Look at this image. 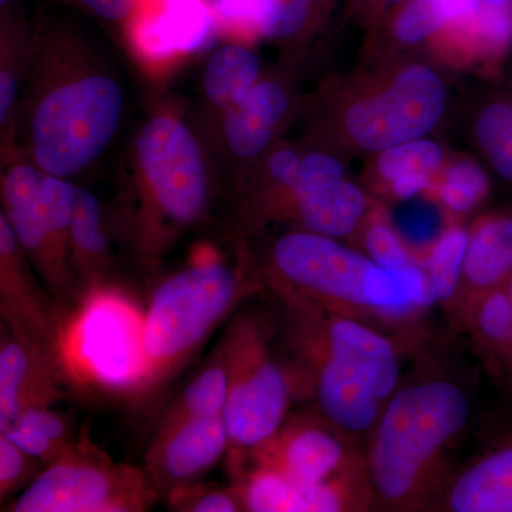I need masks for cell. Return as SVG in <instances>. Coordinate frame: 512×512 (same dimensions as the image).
I'll list each match as a JSON object with an SVG mask.
<instances>
[{
    "label": "cell",
    "instance_id": "obj_16",
    "mask_svg": "<svg viewBox=\"0 0 512 512\" xmlns=\"http://www.w3.org/2000/svg\"><path fill=\"white\" fill-rule=\"evenodd\" d=\"M215 16L205 0H163L137 23L134 45L148 60L190 55L211 43Z\"/></svg>",
    "mask_w": 512,
    "mask_h": 512
},
{
    "label": "cell",
    "instance_id": "obj_22",
    "mask_svg": "<svg viewBox=\"0 0 512 512\" xmlns=\"http://www.w3.org/2000/svg\"><path fill=\"white\" fill-rule=\"evenodd\" d=\"M228 390V360L222 346L218 356L188 384L177 402L165 413L161 426L222 416L227 406Z\"/></svg>",
    "mask_w": 512,
    "mask_h": 512
},
{
    "label": "cell",
    "instance_id": "obj_32",
    "mask_svg": "<svg viewBox=\"0 0 512 512\" xmlns=\"http://www.w3.org/2000/svg\"><path fill=\"white\" fill-rule=\"evenodd\" d=\"M40 466H45L42 461L29 456L20 450L6 436L0 434V497L5 500L10 494L16 493L18 488L26 485L33 476H39Z\"/></svg>",
    "mask_w": 512,
    "mask_h": 512
},
{
    "label": "cell",
    "instance_id": "obj_11",
    "mask_svg": "<svg viewBox=\"0 0 512 512\" xmlns=\"http://www.w3.org/2000/svg\"><path fill=\"white\" fill-rule=\"evenodd\" d=\"M70 345L76 365L100 383L131 386L141 392L144 380L143 318L121 299L93 295ZM66 353L64 357L70 355Z\"/></svg>",
    "mask_w": 512,
    "mask_h": 512
},
{
    "label": "cell",
    "instance_id": "obj_8",
    "mask_svg": "<svg viewBox=\"0 0 512 512\" xmlns=\"http://www.w3.org/2000/svg\"><path fill=\"white\" fill-rule=\"evenodd\" d=\"M229 390L224 417L229 450H256L278 433L289 406L288 380L251 319L235 323L224 345Z\"/></svg>",
    "mask_w": 512,
    "mask_h": 512
},
{
    "label": "cell",
    "instance_id": "obj_30",
    "mask_svg": "<svg viewBox=\"0 0 512 512\" xmlns=\"http://www.w3.org/2000/svg\"><path fill=\"white\" fill-rule=\"evenodd\" d=\"M490 181L480 165L458 161L447 168L441 178L437 195L453 212H468L487 197Z\"/></svg>",
    "mask_w": 512,
    "mask_h": 512
},
{
    "label": "cell",
    "instance_id": "obj_19",
    "mask_svg": "<svg viewBox=\"0 0 512 512\" xmlns=\"http://www.w3.org/2000/svg\"><path fill=\"white\" fill-rule=\"evenodd\" d=\"M464 275L481 291L504 286L512 278V215L478 225L470 235Z\"/></svg>",
    "mask_w": 512,
    "mask_h": 512
},
{
    "label": "cell",
    "instance_id": "obj_10",
    "mask_svg": "<svg viewBox=\"0 0 512 512\" xmlns=\"http://www.w3.org/2000/svg\"><path fill=\"white\" fill-rule=\"evenodd\" d=\"M446 87L426 64H412L382 92L357 100L346 111L345 128L363 150L380 151L423 138L439 124Z\"/></svg>",
    "mask_w": 512,
    "mask_h": 512
},
{
    "label": "cell",
    "instance_id": "obj_36",
    "mask_svg": "<svg viewBox=\"0 0 512 512\" xmlns=\"http://www.w3.org/2000/svg\"><path fill=\"white\" fill-rule=\"evenodd\" d=\"M367 254L377 265L387 269H403L414 265L402 241L389 225L375 224L365 238Z\"/></svg>",
    "mask_w": 512,
    "mask_h": 512
},
{
    "label": "cell",
    "instance_id": "obj_7",
    "mask_svg": "<svg viewBox=\"0 0 512 512\" xmlns=\"http://www.w3.org/2000/svg\"><path fill=\"white\" fill-rule=\"evenodd\" d=\"M157 497L146 470L114 463L83 441L40 471L8 511L136 512Z\"/></svg>",
    "mask_w": 512,
    "mask_h": 512
},
{
    "label": "cell",
    "instance_id": "obj_40",
    "mask_svg": "<svg viewBox=\"0 0 512 512\" xmlns=\"http://www.w3.org/2000/svg\"><path fill=\"white\" fill-rule=\"evenodd\" d=\"M393 194L400 200H412L421 192L430 190L433 187V177L429 175H403L396 178L392 183Z\"/></svg>",
    "mask_w": 512,
    "mask_h": 512
},
{
    "label": "cell",
    "instance_id": "obj_33",
    "mask_svg": "<svg viewBox=\"0 0 512 512\" xmlns=\"http://www.w3.org/2000/svg\"><path fill=\"white\" fill-rule=\"evenodd\" d=\"M168 501L175 510L188 512H237L242 510L235 488L208 490L197 484L180 488L168 495Z\"/></svg>",
    "mask_w": 512,
    "mask_h": 512
},
{
    "label": "cell",
    "instance_id": "obj_28",
    "mask_svg": "<svg viewBox=\"0 0 512 512\" xmlns=\"http://www.w3.org/2000/svg\"><path fill=\"white\" fill-rule=\"evenodd\" d=\"M443 164V151L439 144L426 138L406 141L386 148L377 160V170L387 183L403 175H429L433 177Z\"/></svg>",
    "mask_w": 512,
    "mask_h": 512
},
{
    "label": "cell",
    "instance_id": "obj_20",
    "mask_svg": "<svg viewBox=\"0 0 512 512\" xmlns=\"http://www.w3.org/2000/svg\"><path fill=\"white\" fill-rule=\"evenodd\" d=\"M109 242L101 225V208L92 192L79 188L70 231V262L84 289H96L109 266Z\"/></svg>",
    "mask_w": 512,
    "mask_h": 512
},
{
    "label": "cell",
    "instance_id": "obj_9",
    "mask_svg": "<svg viewBox=\"0 0 512 512\" xmlns=\"http://www.w3.org/2000/svg\"><path fill=\"white\" fill-rule=\"evenodd\" d=\"M136 146L153 210L178 227L200 220L207 207L208 181L191 131L171 117H154L140 131Z\"/></svg>",
    "mask_w": 512,
    "mask_h": 512
},
{
    "label": "cell",
    "instance_id": "obj_43",
    "mask_svg": "<svg viewBox=\"0 0 512 512\" xmlns=\"http://www.w3.org/2000/svg\"><path fill=\"white\" fill-rule=\"evenodd\" d=\"M505 291H507L508 296H510L512 302V278L508 279L507 284L504 285Z\"/></svg>",
    "mask_w": 512,
    "mask_h": 512
},
{
    "label": "cell",
    "instance_id": "obj_4",
    "mask_svg": "<svg viewBox=\"0 0 512 512\" xmlns=\"http://www.w3.org/2000/svg\"><path fill=\"white\" fill-rule=\"evenodd\" d=\"M318 372V400L326 419L362 433L375 426L399 382L392 343L349 318L329 323Z\"/></svg>",
    "mask_w": 512,
    "mask_h": 512
},
{
    "label": "cell",
    "instance_id": "obj_34",
    "mask_svg": "<svg viewBox=\"0 0 512 512\" xmlns=\"http://www.w3.org/2000/svg\"><path fill=\"white\" fill-rule=\"evenodd\" d=\"M271 10L272 0H215L214 3V16L225 26L261 35Z\"/></svg>",
    "mask_w": 512,
    "mask_h": 512
},
{
    "label": "cell",
    "instance_id": "obj_13",
    "mask_svg": "<svg viewBox=\"0 0 512 512\" xmlns=\"http://www.w3.org/2000/svg\"><path fill=\"white\" fill-rule=\"evenodd\" d=\"M229 451L224 417L160 426L146 454V473L158 495L195 484Z\"/></svg>",
    "mask_w": 512,
    "mask_h": 512
},
{
    "label": "cell",
    "instance_id": "obj_2",
    "mask_svg": "<svg viewBox=\"0 0 512 512\" xmlns=\"http://www.w3.org/2000/svg\"><path fill=\"white\" fill-rule=\"evenodd\" d=\"M468 416L466 394L450 382L416 384L394 394L377 421L370 450V473L380 497L394 505L416 497Z\"/></svg>",
    "mask_w": 512,
    "mask_h": 512
},
{
    "label": "cell",
    "instance_id": "obj_6",
    "mask_svg": "<svg viewBox=\"0 0 512 512\" xmlns=\"http://www.w3.org/2000/svg\"><path fill=\"white\" fill-rule=\"evenodd\" d=\"M6 217L47 291L60 301L76 292L70 231L79 188L37 165L16 164L3 177Z\"/></svg>",
    "mask_w": 512,
    "mask_h": 512
},
{
    "label": "cell",
    "instance_id": "obj_35",
    "mask_svg": "<svg viewBox=\"0 0 512 512\" xmlns=\"http://www.w3.org/2000/svg\"><path fill=\"white\" fill-rule=\"evenodd\" d=\"M342 180H345V171L339 160L328 154H309L302 158L298 180L291 190L292 201Z\"/></svg>",
    "mask_w": 512,
    "mask_h": 512
},
{
    "label": "cell",
    "instance_id": "obj_27",
    "mask_svg": "<svg viewBox=\"0 0 512 512\" xmlns=\"http://www.w3.org/2000/svg\"><path fill=\"white\" fill-rule=\"evenodd\" d=\"M234 488L244 511L293 512L296 483L278 471L258 467Z\"/></svg>",
    "mask_w": 512,
    "mask_h": 512
},
{
    "label": "cell",
    "instance_id": "obj_17",
    "mask_svg": "<svg viewBox=\"0 0 512 512\" xmlns=\"http://www.w3.org/2000/svg\"><path fill=\"white\" fill-rule=\"evenodd\" d=\"M456 512H512V444L464 471L448 495Z\"/></svg>",
    "mask_w": 512,
    "mask_h": 512
},
{
    "label": "cell",
    "instance_id": "obj_29",
    "mask_svg": "<svg viewBox=\"0 0 512 512\" xmlns=\"http://www.w3.org/2000/svg\"><path fill=\"white\" fill-rule=\"evenodd\" d=\"M224 113V134L228 146L239 157L258 156L268 146L275 124L254 107L242 101Z\"/></svg>",
    "mask_w": 512,
    "mask_h": 512
},
{
    "label": "cell",
    "instance_id": "obj_3",
    "mask_svg": "<svg viewBox=\"0 0 512 512\" xmlns=\"http://www.w3.org/2000/svg\"><path fill=\"white\" fill-rule=\"evenodd\" d=\"M241 286L234 269L207 262L164 281L143 316V390L174 373L211 335L238 301Z\"/></svg>",
    "mask_w": 512,
    "mask_h": 512
},
{
    "label": "cell",
    "instance_id": "obj_37",
    "mask_svg": "<svg viewBox=\"0 0 512 512\" xmlns=\"http://www.w3.org/2000/svg\"><path fill=\"white\" fill-rule=\"evenodd\" d=\"M2 436L8 437L12 443H15L20 450L28 453L29 456L42 461L45 466L62 457L66 451L74 446H66V444L59 443L53 440L52 437L46 436L45 433L35 429V427L28 426V424L15 423L3 431Z\"/></svg>",
    "mask_w": 512,
    "mask_h": 512
},
{
    "label": "cell",
    "instance_id": "obj_21",
    "mask_svg": "<svg viewBox=\"0 0 512 512\" xmlns=\"http://www.w3.org/2000/svg\"><path fill=\"white\" fill-rule=\"evenodd\" d=\"M259 76V60L248 47H221L211 56L204 74V90L212 104L222 111L239 106Z\"/></svg>",
    "mask_w": 512,
    "mask_h": 512
},
{
    "label": "cell",
    "instance_id": "obj_25",
    "mask_svg": "<svg viewBox=\"0 0 512 512\" xmlns=\"http://www.w3.org/2000/svg\"><path fill=\"white\" fill-rule=\"evenodd\" d=\"M474 131L495 173L512 183V96L487 104Z\"/></svg>",
    "mask_w": 512,
    "mask_h": 512
},
{
    "label": "cell",
    "instance_id": "obj_39",
    "mask_svg": "<svg viewBox=\"0 0 512 512\" xmlns=\"http://www.w3.org/2000/svg\"><path fill=\"white\" fill-rule=\"evenodd\" d=\"M301 164L302 158L295 151L289 150V148H282V150L275 151L271 158H269V174H271L276 183L291 192L293 185L298 180Z\"/></svg>",
    "mask_w": 512,
    "mask_h": 512
},
{
    "label": "cell",
    "instance_id": "obj_1",
    "mask_svg": "<svg viewBox=\"0 0 512 512\" xmlns=\"http://www.w3.org/2000/svg\"><path fill=\"white\" fill-rule=\"evenodd\" d=\"M272 261L288 291L338 311L400 318L436 302L424 269H387L335 238L292 232L276 242Z\"/></svg>",
    "mask_w": 512,
    "mask_h": 512
},
{
    "label": "cell",
    "instance_id": "obj_26",
    "mask_svg": "<svg viewBox=\"0 0 512 512\" xmlns=\"http://www.w3.org/2000/svg\"><path fill=\"white\" fill-rule=\"evenodd\" d=\"M468 244L470 234L466 229L453 227L447 229L431 249L426 274L437 298L446 301L456 291L464 274Z\"/></svg>",
    "mask_w": 512,
    "mask_h": 512
},
{
    "label": "cell",
    "instance_id": "obj_46",
    "mask_svg": "<svg viewBox=\"0 0 512 512\" xmlns=\"http://www.w3.org/2000/svg\"><path fill=\"white\" fill-rule=\"evenodd\" d=\"M394 2H396V0H394Z\"/></svg>",
    "mask_w": 512,
    "mask_h": 512
},
{
    "label": "cell",
    "instance_id": "obj_18",
    "mask_svg": "<svg viewBox=\"0 0 512 512\" xmlns=\"http://www.w3.org/2000/svg\"><path fill=\"white\" fill-rule=\"evenodd\" d=\"M293 204L306 231L330 238L352 234L367 207L363 191L346 180L303 195Z\"/></svg>",
    "mask_w": 512,
    "mask_h": 512
},
{
    "label": "cell",
    "instance_id": "obj_23",
    "mask_svg": "<svg viewBox=\"0 0 512 512\" xmlns=\"http://www.w3.org/2000/svg\"><path fill=\"white\" fill-rule=\"evenodd\" d=\"M478 0H409L394 20V36L406 45L456 28L473 15Z\"/></svg>",
    "mask_w": 512,
    "mask_h": 512
},
{
    "label": "cell",
    "instance_id": "obj_31",
    "mask_svg": "<svg viewBox=\"0 0 512 512\" xmlns=\"http://www.w3.org/2000/svg\"><path fill=\"white\" fill-rule=\"evenodd\" d=\"M477 326L485 340L511 359L512 302L504 286L485 291L477 312Z\"/></svg>",
    "mask_w": 512,
    "mask_h": 512
},
{
    "label": "cell",
    "instance_id": "obj_24",
    "mask_svg": "<svg viewBox=\"0 0 512 512\" xmlns=\"http://www.w3.org/2000/svg\"><path fill=\"white\" fill-rule=\"evenodd\" d=\"M483 59L497 60L512 47V2L478 0L473 15L454 28Z\"/></svg>",
    "mask_w": 512,
    "mask_h": 512
},
{
    "label": "cell",
    "instance_id": "obj_15",
    "mask_svg": "<svg viewBox=\"0 0 512 512\" xmlns=\"http://www.w3.org/2000/svg\"><path fill=\"white\" fill-rule=\"evenodd\" d=\"M258 467L278 471L296 483L330 480L343 461V447L333 434L309 421L279 429L254 451Z\"/></svg>",
    "mask_w": 512,
    "mask_h": 512
},
{
    "label": "cell",
    "instance_id": "obj_44",
    "mask_svg": "<svg viewBox=\"0 0 512 512\" xmlns=\"http://www.w3.org/2000/svg\"><path fill=\"white\" fill-rule=\"evenodd\" d=\"M8 2L9 0H0V5L5 6Z\"/></svg>",
    "mask_w": 512,
    "mask_h": 512
},
{
    "label": "cell",
    "instance_id": "obj_41",
    "mask_svg": "<svg viewBox=\"0 0 512 512\" xmlns=\"http://www.w3.org/2000/svg\"><path fill=\"white\" fill-rule=\"evenodd\" d=\"M82 5L103 19L124 18L133 8L134 0H80Z\"/></svg>",
    "mask_w": 512,
    "mask_h": 512
},
{
    "label": "cell",
    "instance_id": "obj_38",
    "mask_svg": "<svg viewBox=\"0 0 512 512\" xmlns=\"http://www.w3.org/2000/svg\"><path fill=\"white\" fill-rule=\"evenodd\" d=\"M313 0H272L271 16L262 36L268 39H284L295 35L302 28Z\"/></svg>",
    "mask_w": 512,
    "mask_h": 512
},
{
    "label": "cell",
    "instance_id": "obj_14",
    "mask_svg": "<svg viewBox=\"0 0 512 512\" xmlns=\"http://www.w3.org/2000/svg\"><path fill=\"white\" fill-rule=\"evenodd\" d=\"M66 365L39 343L2 326L0 343V433L33 409L63 399Z\"/></svg>",
    "mask_w": 512,
    "mask_h": 512
},
{
    "label": "cell",
    "instance_id": "obj_5",
    "mask_svg": "<svg viewBox=\"0 0 512 512\" xmlns=\"http://www.w3.org/2000/svg\"><path fill=\"white\" fill-rule=\"evenodd\" d=\"M123 113V93L109 76L92 74L56 87L33 114L32 154L46 173H82L109 146Z\"/></svg>",
    "mask_w": 512,
    "mask_h": 512
},
{
    "label": "cell",
    "instance_id": "obj_42",
    "mask_svg": "<svg viewBox=\"0 0 512 512\" xmlns=\"http://www.w3.org/2000/svg\"><path fill=\"white\" fill-rule=\"evenodd\" d=\"M16 94H18V84L15 77L8 70H2L0 72V121L2 123H5L6 117L9 116Z\"/></svg>",
    "mask_w": 512,
    "mask_h": 512
},
{
    "label": "cell",
    "instance_id": "obj_45",
    "mask_svg": "<svg viewBox=\"0 0 512 512\" xmlns=\"http://www.w3.org/2000/svg\"><path fill=\"white\" fill-rule=\"evenodd\" d=\"M511 363H512V356H511Z\"/></svg>",
    "mask_w": 512,
    "mask_h": 512
},
{
    "label": "cell",
    "instance_id": "obj_12",
    "mask_svg": "<svg viewBox=\"0 0 512 512\" xmlns=\"http://www.w3.org/2000/svg\"><path fill=\"white\" fill-rule=\"evenodd\" d=\"M25 256L8 217L5 212H0V313L3 325L63 359L59 313L52 299L33 278Z\"/></svg>",
    "mask_w": 512,
    "mask_h": 512
}]
</instances>
